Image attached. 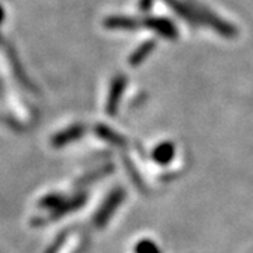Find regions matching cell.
Returning a JSON list of instances; mask_svg holds the SVG:
<instances>
[{"label": "cell", "instance_id": "1", "mask_svg": "<svg viewBox=\"0 0 253 253\" xmlns=\"http://www.w3.org/2000/svg\"><path fill=\"white\" fill-rule=\"evenodd\" d=\"M191 4L196 10L199 26H207V27L212 28L214 31H217L218 34L224 38H235L238 36V28L232 26L229 21L221 18L215 13H212L211 10H208L207 7H204L201 4L193 3V1H191Z\"/></svg>", "mask_w": 253, "mask_h": 253}, {"label": "cell", "instance_id": "2", "mask_svg": "<svg viewBox=\"0 0 253 253\" xmlns=\"http://www.w3.org/2000/svg\"><path fill=\"white\" fill-rule=\"evenodd\" d=\"M124 199H126V190H123L121 187L111 190L109 196L103 201V204L96 211V215H94V219H93L94 225L97 228H104L106 224L110 221V218L113 217L114 212L117 211V208L121 206Z\"/></svg>", "mask_w": 253, "mask_h": 253}, {"label": "cell", "instance_id": "3", "mask_svg": "<svg viewBox=\"0 0 253 253\" xmlns=\"http://www.w3.org/2000/svg\"><path fill=\"white\" fill-rule=\"evenodd\" d=\"M126 83H128V81H126V75H117L111 82L109 97H107V106H106L109 116H116L117 114L118 106H120V101H121V97H123V93L126 90Z\"/></svg>", "mask_w": 253, "mask_h": 253}, {"label": "cell", "instance_id": "4", "mask_svg": "<svg viewBox=\"0 0 253 253\" xmlns=\"http://www.w3.org/2000/svg\"><path fill=\"white\" fill-rule=\"evenodd\" d=\"M142 26L151 28L159 36L168 40H176L179 37V30L173 24V21L163 17H146L142 20Z\"/></svg>", "mask_w": 253, "mask_h": 253}, {"label": "cell", "instance_id": "5", "mask_svg": "<svg viewBox=\"0 0 253 253\" xmlns=\"http://www.w3.org/2000/svg\"><path fill=\"white\" fill-rule=\"evenodd\" d=\"M163 1L183 20H186L190 24L199 26L197 14H196V10L193 7L191 1H181V0H163Z\"/></svg>", "mask_w": 253, "mask_h": 253}, {"label": "cell", "instance_id": "6", "mask_svg": "<svg viewBox=\"0 0 253 253\" xmlns=\"http://www.w3.org/2000/svg\"><path fill=\"white\" fill-rule=\"evenodd\" d=\"M142 21H138L135 18L126 17V16H110L104 20V27L110 30H135L141 27Z\"/></svg>", "mask_w": 253, "mask_h": 253}, {"label": "cell", "instance_id": "7", "mask_svg": "<svg viewBox=\"0 0 253 253\" xmlns=\"http://www.w3.org/2000/svg\"><path fill=\"white\" fill-rule=\"evenodd\" d=\"M176 154V148L172 141H165L155 146L152 151V159L159 165H168L173 161Z\"/></svg>", "mask_w": 253, "mask_h": 253}, {"label": "cell", "instance_id": "8", "mask_svg": "<svg viewBox=\"0 0 253 253\" xmlns=\"http://www.w3.org/2000/svg\"><path fill=\"white\" fill-rule=\"evenodd\" d=\"M83 134H84V126H71V128L62 131V132H59L58 135H55L54 139H52V144H54L55 146H58V148H61L63 145L69 144V142H72L75 139L81 138Z\"/></svg>", "mask_w": 253, "mask_h": 253}, {"label": "cell", "instance_id": "9", "mask_svg": "<svg viewBox=\"0 0 253 253\" xmlns=\"http://www.w3.org/2000/svg\"><path fill=\"white\" fill-rule=\"evenodd\" d=\"M84 201H86V196H84V194L76 196V197H73V199L71 200H66V201H65L63 204H61L59 207L52 210V215H51V218L55 219V218H61L62 215H66L68 212L81 208L82 206L84 204Z\"/></svg>", "mask_w": 253, "mask_h": 253}, {"label": "cell", "instance_id": "10", "mask_svg": "<svg viewBox=\"0 0 253 253\" xmlns=\"http://www.w3.org/2000/svg\"><path fill=\"white\" fill-rule=\"evenodd\" d=\"M155 49V41L154 40H149V41H145L141 45L136 48L132 54L129 55V59L128 62L131 66H136L139 63H142L149 56V54Z\"/></svg>", "mask_w": 253, "mask_h": 253}, {"label": "cell", "instance_id": "11", "mask_svg": "<svg viewBox=\"0 0 253 253\" xmlns=\"http://www.w3.org/2000/svg\"><path fill=\"white\" fill-rule=\"evenodd\" d=\"M94 131H96V134H97L101 139L107 141L110 144L117 145V146H126V138L123 135H120V134L116 132L114 129H111L110 126L100 124V126H97L94 128Z\"/></svg>", "mask_w": 253, "mask_h": 253}, {"label": "cell", "instance_id": "12", "mask_svg": "<svg viewBox=\"0 0 253 253\" xmlns=\"http://www.w3.org/2000/svg\"><path fill=\"white\" fill-rule=\"evenodd\" d=\"M113 169H114V166H111V165H106V166H101L99 169H96L94 172L89 173V174H86L83 179H82V183H84V184H87V183H90V181H94L96 179H99L100 176L103 177V176H106V174H109V173L113 172Z\"/></svg>", "mask_w": 253, "mask_h": 253}, {"label": "cell", "instance_id": "13", "mask_svg": "<svg viewBox=\"0 0 253 253\" xmlns=\"http://www.w3.org/2000/svg\"><path fill=\"white\" fill-rule=\"evenodd\" d=\"M135 253H161L159 248L151 239H142L135 245Z\"/></svg>", "mask_w": 253, "mask_h": 253}, {"label": "cell", "instance_id": "14", "mask_svg": "<svg viewBox=\"0 0 253 253\" xmlns=\"http://www.w3.org/2000/svg\"><path fill=\"white\" fill-rule=\"evenodd\" d=\"M66 200L68 199H65L63 196H59V194H49V196H46V197L41 200V206L49 208V210H55V208L59 207L61 204H63Z\"/></svg>", "mask_w": 253, "mask_h": 253}, {"label": "cell", "instance_id": "15", "mask_svg": "<svg viewBox=\"0 0 253 253\" xmlns=\"http://www.w3.org/2000/svg\"><path fill=\"white\" fill-rule=\"evenodd\" d=\"M152 4H154V0H139V9L142 11H148L152 7Z\"/></svg>", "mask_w": 253, "mask_h": 253}]
</instances>
